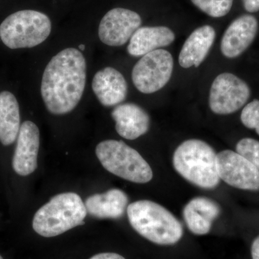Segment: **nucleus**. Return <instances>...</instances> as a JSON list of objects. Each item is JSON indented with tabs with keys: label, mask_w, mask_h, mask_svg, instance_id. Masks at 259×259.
I'll return each instance as SVG.
<instances>
[{
	"label": "nucleus",
	"mask_w": 259,
	"mask_h": 259,
	"mask_svg": "<svg viewBox=\"0 0 259 259\" xmlns=\"http://www.w3.org/2000/svg\"><path fill=\"white\" fill-rule=\"evenodd\" d=\"M258 30V20L253 15H243L233 20L221 40L223 55L228 59L241 56L253 42Z\"/></svg>",
	"instance_id": "12"
},
{
	"label": "nucleus",
	"mask_w": 259,
	"mask_h": 259,
	"mask_svg": "<svg viewBox=\"0 0 259 259\" xmlns=\"http://www.w3.org/2000/svg\"><path fill=\"white\" fill-rule=\"evenodd\" d=\"M90 259H125L123 256L115 253H102L95 255Z\"/></svg>",
	"instance_id": "24"
},
{
	"label": "nucleus",
	"mask_w": 259,
	"mask_h": 259,
	"mask_svg": "<svg viewBox=\"0 0 259 259\" xmlns=\"http://www.w3.org/2000/svg\"><path fill=\"white\" fill-rule=\"evenodd\" d=\"M220 180L243 190H259V171L249 161L231 150L217 154Z\"/></svg>",
	"instance_id": "9"
},
{
	"label": "nucleus",
	"mask_w": 259,
	"mask_h": 259,
	"mask_svg": "<svg viewBox=\"0 0 259 259\" xmlns=\"http://www.w3.org/2000/svg\"><path fill=\"white\" fill-rule=\"evenodd\" d=\"M251 256L252 259H259V236L252 243Z\"/></svg>",
	"instance_id": "25"
},
{
	"label": "nucleus",
	"mask_w": 259,
	"mask_h": 259,
	"mask_svg": "<svg viewBox=\"0 0 259 259\" xmlns=\"http://www.w3.org/2000/svg\"><path fill=\"white\" fill-rule=\"evenodd\" d=\"M87 211L79 194L66 192L54 196L34 215L32 228L37 234L51 238L84 224Z\"/></svg>",
	"instance_id": "3"
},
{
	"label": "nucleus",
	"mask_w": 259,
	"mask_h": 259,
	"mask_svg": "<svg viewBox=\"0 0 259 259\" xmlns=\"http://www.w3.org/2000/svg\"><path fill=\"white\" fill-rule=\"evenodd\" d=\"M175 169L186 180L203 189H213L220 182L217 153L207 143L187 140L174 153Z\"/></svg>",
	"instance_id": "4"
},
{
	"label": "nucleus",
	"mask_w": 259,
	"mask_h": 259,
	"mask_svg": "<svg viewBox=\"0 0 259 259\" xmlns=\"http://www.w3.org/2000/svg\"><path fill=\"white\" fill-rule=\"evenodd\" d=\"M221 213L220 206L212 199L198 197L192 199L184 208L183 216L189 230L197 236L210 231L213 221Z\"/></svg>",
	"instance_id": "16"
},
{
	"label": "nucleus",
	"mask_w": 259,
	"mask_h": 259,
	"mask_svg": "<svg viewBox=\"0 0 259 259\" xmlns=\"http://www.w3.org/2000/svg\"><path fill=\"white\" fill-rule=\"evenodd\" d=\"M131 226L141 236L153 243L174 245L183 236V228L168 209L153 201L139 200L127 206Z\"/></svg>",
	"instance_id": "2"
},
{
	"label": "nucleus",
	"mask_w": 259,
	"mask_h": 259,
	"mask_svg": "<svg viewBox=\"0 0 259 259\" xmlns=\"http://www.w3.org/2000/svg\"><path fill=\"white\" fill-rule=\"evenodd\" d=\"M127 202L128 198L123 191L112 189L105 193L90 196L85 202V207L93 217L117 219L123 215Z\"/></svg>",
	"instance_id": "18"
},
{
	"label": "nucleus",
	"mask_w": 259,
	"mask_h": 259,
	"mask_svg": "<svg viewBox=\"0 0 259 259\" xmlns=\"http://www.w3.org/2000/svg\"><path fill=\"white\" fill-rule=\"evenodd\" d=\"M201 11L212 18H221L231 11L233 0H191Z\"/></svg>",
	"instance_id": "20"
},
{
	"label": "nucleus",
	"mask_w": 259,
	"mask_h": 259,
	"mask_svg": "<svg viewBox=\"0 0 259 259\" xmlns=\"http://www.w3.org/2000/svg\"><path fill=\"white\" fill-rule=\"evenodd\" d=\"M96 155L107 171L120 178L139 184L152 180L151 166L136 150L123 141H102L97 146Z\"/></svg>",
	"instance_id": "5"
},
{
	"label": "nucleus",
	"mask_w": 259,
	"mask_h": 259,
	"mask_svg": "<svg viewBox=\"0 0 259 259\" xmlns=\"http://www.w3.org/2000/svg\"><path fill=\"white\" fill-rule=\"evenodd\" d=\"M40 147V132L31 121H25L20 126L18 141L13 158L14 171L20 176L31 175L37 166Z\"/></svg>",
	"instance_id": "11"
},
{
	"label": "nucleus",
	"mask_w": 259,
	"mask_h": 259,
	"mask_svg": "<svg viewBox=\"0 0 259 259\" xmlns=\"http://www.w3.org/2000/svg\"><path fill=\"white\" fill-rule=\"evenodd\" d=\"M236 152L246 158L259 171V141L246 138L238 141Z\"/></svg>",
	"instance_id": "21"
},
{
	"label": "nucleus",
	"mask_w": 259,
	"mask_h": 259,
	"mask_svg": "<svg viewBox=\"0 0 259 259\" xmlns=\"http://www.w3.org/2000/svg\"><path fill=\"white\" fill-rule=\"evenodd\" d=\"M215 38V30L210 25H204L194 30L187 37L179 56L182 67H198L207 57Z\"/></svg>",
	"instance_id": "15"
},
{
	"label": "nucleus",
	"mask_w": 259,
	"mask_h": 259,
	"mask_svg": "<svg viewBox=\"0 0 259 259\" xmlns=\"http://www.w3.org/2000/svg\"><path fill=\"white\" fill-rule=\"evenodd\" d=\"M249 86L231 73H223L214 79L209 92L211 110L218 115H229L238 111L248 102Z\"/></svg>",
	"instance_id": "8"
},
{
	"label": "nucleus",
	"mask_w": 259,
	"mask_h": 259,
	"mask_svg": "<svg viewBox=\"0 0 259 259\" xmlns=\"http://www.w3.org/2000/svg\"><path fill=\"white\" fill-rule=\"evenodd\" d=\"M242 123L249 129H255L259 136V100L247 104L241 112Z\"/></svg>",
	"instance_id": "22"
},
{
	"label": "nucleus",
	"mask_w": 259,
	"mask_h": 259,
	"mask_svg": "<svg viewBox=\"0 0 259 259\" xmlns=\"http://www.w3.org/2000/svg\"><path fill=\"white\" fill-rule=\"evenodd\" d=\"M0 259H3V257H2V255H0Z\"/></svg>",
	"instance_id": "27"
},
{
	"label": "nucleus",
	"mask_w": 259,
	"mask_h": 259,
	"mask_svg": "<svg viewBox=\"0 0 259 259\" xmlns=\"http://www.w3.org/2000/svg\"><path fill=\"white\" fill-rule=\"evenodd\" d=\"M87 80L86 59L82 53L68 48L49 61L42 74L40 93L47 110L65 115L79 103Z\"/></svg>",
	"instance_id": "1"
},
{
	"label": "nucleus",
	"mask_w": 259,
	"mask_h": 259,
	"mask_svg": "<svg viewBox=\"0 0 259 259\" xmlns=\"http://www.w3.org/2000/svg\"><path fill=\"white\" fill-rule=\"evenodd\" d=\"M97 100L105 107H113L125 101L127 83L120 71L112 67L97 71L92 83Z\"/></svg>",
	"instance_id": "13"
},
{
	"label": "nucleus",
	"mask_w": 259,
	"mask_h": 259,
	"mask_svg": "<svg viewBox=\"0 0 259 259\" xmlns=\"http://www.w3.org/2000/svg\"><path fill=\"white\" fill-rule=\"evenodd\" d=\"M20 129V107L15 95L10 92L0 93V141L10 146L18 139Z\"/></svg>",
	"instance_id": "19"
},
{
	"label": "nucleus",
	"mask_w": 259,
	"mask_h": 259,
	"mask_svg": "<svg viewBox=\"0 0 259 259\" xmlns=\"http://www.w3.org/2000/svg\"><path fill=\"white\" fill-rule=\"evenodd\" d=\"M111 115L117 134L124 139H138L149 129V115L136 104H120L113 109Z\"/></svg>",
	"instance_id": "14"
},
{
	"label": "nucleus",
	"mask_w": 259,
	"mask_h": 259,
	"mask_svg": "<svg viewBox=\"0 0 259 259\" xmlns=\"http://www.w3.org/2000/svg\"><path fill=\"white\" fill-rule=\"evenodd\" d=\"M141 23V16L136 12L114 8L102 18L99 25V37L107 46L121 47L128 41Z\"/></svg>",
	"instance_id": "10"
},
{
	"label": "nucleus",
	"mask_w": 259,
	"mask_h": 259,
	"mask_svg": "<svg viewBox=\"0 0 259 259\" xmlns=\"http://www.w3.org/2000/svg\"><path fill=\"white\" fill-rule=\"evenodd\" d=\"M79 49L80 51H83L85 50V46L81 44V45H79Z\"/></svg>",
	"instance_id": "26"
},
{
	"label": "nucleus",
	"mask_w": 259,
	"mask_h": 259,
	"mask_svg": "<svg viewBox=\"0 0 259 259\" xmlns=\"http://www.w3.org/2000/svg\"><path fill=\"white\" fill-rule=\"evenodd\" d=\"M51 32L50 18L36 10L16 12L0 25L2 41L11 49L37 47L47 40Z\"/></svg>",
	"instance_id": "6"
},
{
	"label": "nucleus",
	"mask_w": 259,
	"mask_h": 259,
	"mask_svg": "<svg viewBox=\"0 0 259 259\" xmlns=\"http://www.w3.org/2000/svg\"><path fill=\"white\" fill-rule=\"evenodd\" d=\"M174 69L171 54L164 49L148 53L135 65L132 79L136 89L144 94H152L166 86Z\"/></svg>",
	"instance_id": "7"
},
{
	"label": "nucleus",
	"mask_w": 259,
	"mask_h": 259,
	"mask_svg": "<svg viewBox=\"0 0 259 259\" xmlns=\"http://www.w3.org/2000/svg\"><path fill=\"white\" fill-rule=\"evenodd\" d=\"M245 10L248 13H256L259 11V0H242Z\"/></svg>",
	"instance_id": "23"
},
{
	"label": "nucleus",
	"mask_w": 259,
	"mask_h": 259,
	"mask_svg": "<svg viewBox=\"0 0 259 259\" xmlns=\"http://www.w3.org/2000/svg\"><path fill=\"white\" fill-rule=\"evenodd\" d=\"M175 35L165 26L140 27L130 39L127 52L132 56H143L166 47L175 41Z\"/></svg>",
	"instance_id": "17"
}]
</instances>
